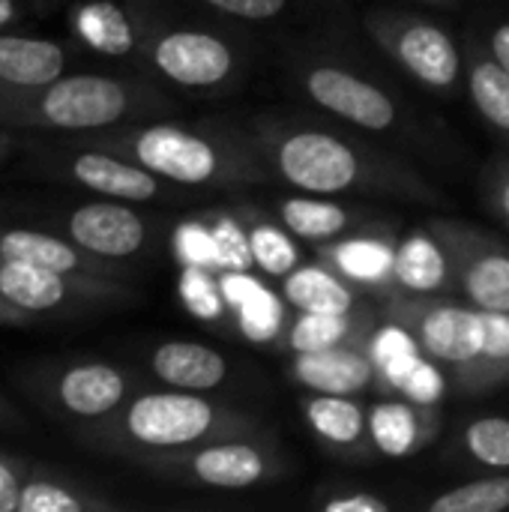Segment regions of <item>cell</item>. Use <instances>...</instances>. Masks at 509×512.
Returning <instances> with one entry per match:
<instances>
[{"instance_id":"40","label":"cell","mask_w":509,"mask_h":512,"mask_svg":"<svg viewBox=\"0 0 509 512\" xmlns=\"http://www.w3.org/2000/svg\"><path fill=\"white\" fill-rule=\"evenodd\" d=\"M492 57L498 60V66L509 75V21L492 33Z\"/></svg>"},{"instance_id":"8","label":"cell","mask_w":509,"mask_h":512,"mask_svg":"<svg viewBox=\"0 0 509 512\" xmlns=\"http://www.w3.org/2000/svg\"><path fill=\"white\" fill-rule=\"evenodd\" d=\"M138 459L159 474H174L210 489H231V492L264 483L276 465L264 447L249 444L243 438L210 441L177 453H147Z\"/></svg>"},{"instance_id":"34","label":"cell","mask_w":509,"mask_h":512,"mask_svg":"<svg viewBox=\"0 0 509 512\" xmlns=\"http://www.w3.org/2000/svg\"><path fill=\"white\" fill-rule=\"evenodd\" d=\"M444 387H447V381H444L441 369L435 366V360L429 354H423L402 387V399L417 402V405H438L444 396Z\"/></svg>"},{"instance_id":"6","label":"cell","mask_w":509,"mask_h":512,"mask_svg":"<svg viewBox=\"0 0 509 512\" xmlns=\"http://www.w3.org/2000/svg\"><path fill=\"white\" fill-rule=\"evenodd\" d=\"M441 243L453 291L471 306L495 315H509V246L498 237L468 225V222H429L426 225Z\"/></svg>"},{"instance_id":"30","label":"cell","mask_w":509,"mask_h":512,"mask_svg":"<svg viewBox=\"0 0 509 512\" xmlns=\"http://www.w3.org/2000/svg\"><path fill=\"white\" fill-rule=\"evenodd\" d=\"M509 510V477H486L438 495L429 512H504Z\"/></svg>"},{"instance_id":"26","label":"cell","mask_w":509,"mask_h":512,"mask_svg":"<svg viewBox=\"0 0 509 512\" xmlns=\"http://www.w3.org/2000/svg\"><path fill=\"white\" fill-rule=\"evenodd\" d=\"M468 90L483 120L509 144V75L477 45L468 51Z\"/></svg>"},{"instance_id":"20","label":"cell","mask_w":509,"mask_h":512,"mask_svg":"<svg viewBox=\"0 0 509 512\" xmlns=\"http://www.w3.org/2000/svg\"><path fill=\"white\" fill-rule=\"evenodd\" d=\"M129 384L120 369L108 363H81L60 375L57 381V399L60 405L75 417H105L120 408L126 399Z\"/></svg>"},{"instance_id":"44","label":"cell","mask_w":509,"mask_h":512,"mask_svg":"<svg viewBox=\"0 0 509 512\" xmlns=\"http://www.w3.org/2000/svg\"><path fill=\"white\" fill-rule=\"evenodd\" d=\"M426 3H447V0H426Z\"/></svg>"},{"instance_id":"43","label":"cell","mask_w":509,"mask_h":512,"mask_svg":"<svg viewBox=\"0 0 509 512\" xmlns=\"http://www.w3.org/2000/svg\"><path fill=\"white\" fill-rule=\"evenodd\" d=\"M9 144H12V141H9L6 135H0V159L6 156V150H9Z\"/></svg>"},{"instance_id":"23","label":"cell","mask_w":509,"mask_h":512,"mask_svg":"<svg viewBox=\"0 0 509 512\" xmlns=\"http://www.w3.org/2000/svg\"><path fill=\"white\" fill-rule=\"evenodd\" d=\"M63 69L66 51L57 42L33 36H0V84L42 87L60 78Z\"/></svg>"},{"instance_id":"22","label":"cell","mask_w":509,"mask_h":512,"mask_svg":"<svg viewBox=\"0 0 509 512\" xmlns=\"http://www.w3.org/2000/svg\"><path fill=\"white\" fill-rule=\"evenodd\" d=\"M282 297L297 312L309 315H345L357 309V291L348 279H342L324 261L297 267L282 282Z\"/></svg>"},{"instance_id":"38","label":"cell","mask_w":509,"mask_h":512,"mask_svg":"<svg viewBox=\"0 0 509 512\" xmlns=\"http://www.w3.org/2000/svg\"><path fill=\"white\" fill-rule=\"evenodd\" d=\"M324 512H390V501L372 495V492H348V495H333L321 501Z\"/></svg>"},{"instance_id":"16","label":"cell","mask_w":509,"mask_h":512,"mask_svg":"<svg viewBox=\"0 0 509 512\" xmlns=\"http://www.w3.org/2000/svg\"><path fill=\"white\" fill-rule=\"evenodd\" d=\"M441 414L435 405H417L408 399H387L369 411V441L381 456L405 459L420 453L438 438Z\"/></svg>"},{"instance_id":"24","label":"cell","mask_w":509,"mask_h":512,"mask_svg":"<svg viewBox=\"0 0 509 512\" xmlns=\"http://www.w3.org/2000/svg\"><path fill=\"white\" fill-rule=\"evenodd\" d=\"M306 420L324 444L351 450L369 438V411H363L354 396H315L306 402Z\"/></svg>"},{"instance_id":"33","label":"cell","mask_w":509,"mask_h":512,"mask_svg":"<svg viewBox=\"0 0 509 512\" xmlns=\"http://www.w3.org/2000/svg\"><path fill=\"white\" fill-rule=\"evenodd\" d=\"M468 453L486 468H509V420L507 417H480L465 429Z\"/></svg>"},{"instance_id":"9","label":"cell","mask_w":509,"mask_h":512,"mask_svg":"<svg viewBox=\"0 0 509 512\" xmlns=\"http://www.w3.org/2000/svg\"><path fill=\"white\" fill-rule=\"evenodd\" d=\"M0 297L24 312H51L72 300H117L126 291L108 279L66 276L0 255Z\"/></svg>"},{"instance_id":"42","label":"cell","mask_w":509,"mask_h":512,"mask_svg":"<svg viewBox=\"0 0 509 512\" xmlns=\"http://www.w3.org/2000/svg\"><path fill=\"white\" fill-rule=\"evenodd\" d=\"M15 0H0V27H6L15 18Z\"/></svg>"},{"instance_id":"31","label":"cell","mask_w":509,"mask_h":512,"mask_svg":"<svg viewBox=\"0 0 509 512\" xmlns=\"http://www.w3.org/2000/svg\"><path fill=\"white\" fill-rule=\"evenodd\" d=\"M87 510H108L105 501H93L87 495H78L69 486L42 480V477H30L21 486V498H18V512H87Z\"/></svg>"},{"instance_id":"36","label":"cell","mask_w":509,"mask_h":512,"mask_svg":"<svg viewBox=\"0 0 509 512\" xmlns=\"http://www.w3.org/2000/svg\"><path fill=\"white\" fill-rule=\"evenodd\" d=\"M204 3H210L219 12H228V15H237V18H249V21L276 18L288 6V0H204Z\"/></svg>"},{"instance_id":"3","label":"cell","mask_w":509,"mask_h":512,"mask_svg":"<svg viewBox=\"0 0 509 512\" xmlns=\"http://www.w3.org/2000/svg\"><path fill=\"white\" fill-rule=\"evenodd\" d=\"M153 108L150 96L111 75H60L42 87L0 84V123L90 132Z\"/></svg>"},{"instance_id":"27","label":"cell","mask_w":509,"mask_h":512,"mask_svg":"<svg viewBox=\"0 0 509 512\" xmlns=\"http://www.w3.org/2000/svg\"><path fill=\"white\" fill-rule=\"evenodd\" d=\"M279 219H282V228H288L294 237L309 240V243H327L354 228V216L342 204L318 201V198H306V195L282 198Z\"/></svg>"},{"instance_id":"29","label":"cell","mask_w":509,"mask_h":512,"mask_svg":"<svg viewBox=\"0 0 509 512\" xmlns=\"http://www.w3.org/2000/svg\"><path fill=\"white\" fill-rule=\"evenodd\" d=\"M240 219H243L246 234H249V246H252L255 267L264 270L267 276H285V273H291V267L297 264V249L288 240L291 231L288 228L282 231L270 219H258L252 213H243Z\"/></svg>"},{"instance_id":"11","label":"cell","mask_w":509,"mask_h":512,"mask_svg":"<svg viewBox=\"0 0 509 512\" xmlns=\"http://www.w3.org/2000/svg\"><path fill=\"white\" fill-rule=\"evenodd\" d=\"M153 66L183 87H219L234 72V51L204 30H171L150 48Z\"/></svg>"},{"instance_id":"13","label":"cell","mask_w":509,"mask_h":512,"mask_svg":"<svg viewBox=\"0 0 509 512\" xmlns=\"http://www.w3.org/2000/svg\"><path fill=\"white\" fill-rule=\"evenodd\" d=\"M66 231L81 249L108 261L138 255L147 240V222L135 210L108 201L78 207L69 216Z\"/></svg>"},{"instance_id":"5","label":"cell","mask_w":509,"mask_h":512,"mask_svg":"<svg viewBox=\"0 0 509 512\" xmlns=\"http://www.w3.org/2000/svg\"><path fill=\"white\" fill-rule=\"evenodd\" d=\"M387 321L402 327L435 363L450 366L453 375L477 360L489 330V312L471 303L459 306L450 297L393 294L387 297Z\"/></svg>"},{"instance_id":"39","label":"cell","mask_w":509,"mask_h":512,"mask_svg":"<svg viewBox=\"0 0 509 512\" xmlns=\"http://www.w3.org/2000/svg\"><path fill=\"white\" fill-rule=\"evenodd\" d=\"M21 477L15 468H9L0 459V512H18V498H21Z\"/></svg>"},{"instance_id":"10","label":"cell","mask_w":509,"mask_h":512,"mask_svg":"<svg viewBox=\"0 0 509 512\" xmlns=\"http://www.w3.org/2000/svg\"><path fill=\"white\" fill-rule=\"evenodd\" d=\"M303 87L321 108L360 129L384 132L396 123V102L372 81L342 66H312L303 78Z\"/></svg>"},{"instance_id":"7","label":"cell","mask_w":509,"mask_h":512,"mask_svg":"<svg viewBox=\"0 0 509 512\" xmlns=\"http://www.w3.org/2000/svg\"><path fill=\"white\" fill-rule=\"evenodd\" d=\"M372 42L399 63L408 75L435 90H450L462 72V54L450 33L432 21L399 15V12H372L366 18Z\"/></svg>"},{"instance_id":"14","label":"cell","mask_w":509,"mask_h":512,"mask_svg":"<svg viewBox=\"0 0 509 512\" xmlns=\"http://www.w3.org/2000/svg\"><path fill=\"white\" fill-rule=\"evenodd\" d=\"M396 246L399 243L387 231H366V234L342 237L336 243H324L318 249V258L351 285L393 297L396 294V276H393Z\"/></svg>"},{"instance_id":"35","label":"cell","mask_w":509,"mask_h":512,"mask_svg":"<svg viewBox=\"0 0 509 512\" xmlns=\"http://www.w3.org/2000/svg\"><path fill=\"white\" fill-rule=\"evenodd\" d=\"M183 294L192 312H198L201 318H219L222 315V285L216 279L207 276V270H189L186 282H183Z\"/></svg>"},{"instance_id":"19","label":"cell","mask_w":509,"mask_h":512,"mask_svg":"<svg viewBox=\"0 0 509 512\" xmlns=\"http://www.w3.org/2000/svg\"><path fill=\"white\" fill-rule=\"evenodd\" d=\"M378 330V321L372 312H345V315H309L300 312L288 327H282L279 342L291 354H312L327 351L339 345H366L372 333Z\"/></svg>"},{"instance_id":"4","label":"cell","mask_w":509,"mask_h":512,"mask_svg":"<svg viewBox=\"0 0 509 512\" xmlns=\"http://www.w3.org/2000/svg\"><path fill=\"white\" fill-rule=\"evenodd\" d=\"M249 420L231 414L192 393H144L126 405V411L90 432V438L117 450H144V453H177L192 450L210 441L243 438Z\"/></svg>"},{"instance_id":"32","label":"cell","mask_w":509,"mask_h":512,"mask_svg":"<svg viewBox=\"0 0 509 512\" xmlns=\"http://www.w3.org/2000/svg\"><path fill=\"white\" fill-rule=\"evenodd\" d=\"M210 240H213V258H216L219 270H225V273H249L255 267L243 219H234V216H225V213L213 216Z\"/></svg>"},{"instance_id":"2","label":"cell","mask_w":509,"mask_h":512,"mask_svg":"<svg viewBox=\"0 0 509 512\" xmlns=\"http://www.w3.org/2000/svg\"><path fill=\"white\" fill-rule=\"evenodd\" d=\"M87 147L132 159L147 171L183 186H228V183L261 180L264 174L255 156L246 153L243 147L219 135H204L171 123L96 135L87 141Z\"/></svg>"},{"instance_id":"25","label":"cell","mask_w":509,"mask_h":512,"mask_svg":"<svg viewBox=\"0 0 509 512\" xmlns=\"http://www.w3.org/2000/svg\"><path fill=\"white\" fill-rule=\"evenodd\" d=\"M456 387L468 396H483L509 381V315L489 312V330L483 351L474 363H468L462 372L453 375Z\"/></svg>"},{"instance_id":"12","label":"cell","mask_w":509,"mask_h":512,"mask_svg":"<svg viewBox=\"0 0 509 512\" xmlns=\"http://www.w3.org/2000/svg\"><path fill=\"white\" fill-rule=\"evenodd\" d=\"M0 255L54 270V273H66V276L108 279V282L120 279V270L114 267V261L81 249L72 237L60 240V237L27 231V228H0Z\"/></svg>"},{"instance_id":"18","label":"cell","mask_w":509,"mask_h":512,"mask_svg":"<svg viewBox=\"0 0 509 512\" xmlns=\"http://www.w3.org/2000/svg\"><path fill=\"white\" fill-rule=\"evenodd\" d=\"M396 294L414 297H447L453 294L450 261L429 228L408 234L396 246Z\"/></svg>"},{"instance_id":"41","label":"cell","mask_w":509,"mask_h":512,"mask_svg":"<svg viewBox=\"0 0 509 512\" xmlns=\"http://www.w3.org/2000/svg\"><path fill=\"white\" fill-rule=\"evenodd\" d=\"M27 324H30V312L18 309L0 297V327H27Z\"/></svg>"},{"instance_id":"28","label":"cell","mask_w":509,"mask_h":512,"mask_svg":"<svg viewBox=\"0 0 509 512\" xmlns=\"http://www.w3.org/2000/svg\"><path fill=\"white\" fill-rule=\"evenodd\" d=\"M78 33L105 54H129L135 48V27L129 15L114 3H87L75 15Z\"/></svg>"},{"instance_id":"37","label":"cell","mask_w":509,"mask_h":512,"mask_svg":"<svg viewBox=\"0 0 509 512\" xmlns=\"http://www.w3.org/2000/svg\"><path fill=\"white\" fill-rule=\"evenodd\" d=\"M486 189H489V201L498 210V216L509 222V159L498 156L489 171H486Z\"/></svg>"},{"instance_id":"15","label":"cell","mask_w":509,"mask_h":512,"mask_svg":"<svg viewBox=\"0 0 509 512\" xmlns=\"http://www.w3.org/2000/svg\"><path fill=\"white\" fill-rule=\"evenodd\" d=\"M291 375L303 387L327 396H357L375 387V363L366 345H339L327 351L294 354Z\"/></svg>"},{"instance_id":"21","label":"cell","mask_w":509,"mask_h":512,"mask_svg":"<svg viewBox=\"0 0 509 512\" xmlns=\"http://www.w3.org/2000/svg\"><path fill=\"white\" fill-rule=\"evenodd\" d=\"M153 375L177 390H213L225 381L228 363L219 351L198 342H165L150 357Z\"/></svg>"},{"instance_id":"1","label":"cell","mask_w":509,"mask_h":512,"mask_svg":"<svg viewBox=\"0 0 509 512\" xmlns=\"http://www.w3.org/2000/svg\"><path fill=\"white\" fill-rule=\"evenodd\" d=\"M258 150L279 171L282 180L309 195H342V192H408L429 195L411 174L366 159L354 144L321 129H282L255 135Z\"/></svg>"},{"instance_id":"17","label":"cell","mask_w":509,"mask_h":512,"mask_svg":"<svg viewBox=\"0 0 509 512\" xmlns=\"http://www.w3.org/2000/svg\"><path fill=\"white\" fill-rule=\"evenodd\" d=\"M69 174L75 183L120 201H153L162 195L159 174L147 171L132 159L96 147L78 150V156H72L69 162Z\"/></svg>"}]
</instances>
